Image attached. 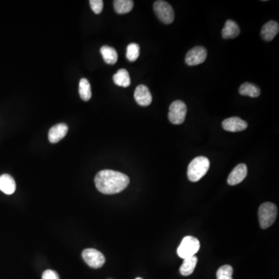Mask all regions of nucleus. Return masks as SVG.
I'll return each instance as SVG.
<instances>
[{
	"label": "nucleus",
	"instance_id": "nucleus-1",
	"mask_svg": "<svg viewBox=\"0 0 279 279\" xmlns=\"http://www.w3.org/2000/svg\"><path fill=\"white\" fill-rule=\"evenodd\" d=\"M130 179L125 174L113 170H102L95 177V185L102 194L121 193L128 186Z\"/></svg>",
	"mask_w": 279,
	"mask_h": 279
},
{
	"label": "nucleus",
	"instance_id": "nucleus-2",
	"mask_svg": "<svg viewBox=\"0 0 279 279\" xmlns=\"http://www.w3.org/2000/svg\"><path fill=\"white\" fill-rule=\"evenodd\" d=\"M209 159L206 157L199 156L193 159L188 167V178L191 181L196 182L203 177L209 168Z\"/></svg>",
	"mask_w": 279,
	"mask_h": 279
},
{
	"label": "nucleus",
	"instance_id": "nucleus-3",
	"mask_svg": "<svg viewBox=\"0 0 279 279\" xmlns=\"http://www.w3.org/2000/svg\"><path fill=\"white\" fill-rule=\"evenodd\" d=\"M277 206L272 202L263 203L259 208V219L260 226L262 229H267L272 226L277 217Z\"/></svg>",
	"mask_w": 279,
	"mask_h": 279
},
{
	"label": "nucleus",
	"instance_id": "nucleus-4",
	"mask_svg": "<svg viewBox=\"0 0 279 279\" xmlns=\"http://www.w3.org/2000/svg\"><path fill=\"white\" fill-rule=\"evenodd\" d=\"M200 248V243L197 238L187 236L183 238L181 244L178 247V255L182 259L196 256Z\"/></svg>",
	"mask_w": 279,
	"mask_h": 279
},
{
	"label": "nucleus",
	"instance_id": "nucleus-5",
	"mask_svg": "<svg viewBox=\"0 0 279 279\" xmlns=\"http://www.w3.org/2000/svg\"><path fill=\"white\" fill-rule=\"evenodd\" d=\"M186 113L187 106L185 102L177 100L170 105L168 119L173 124H181L185 121Z\"/></svg>",
	"mask_w": 279,
	"mask_h": 279
},
{
	"label": "nucleus",
	"instance_id": "nucleus-6",
	"mask_svg": "<svg viewBox=\"0 0 279 279\" xmlns=\"http://www.w3.org/2000/svg\"><path fill=\"white\" fill-rule=\"evenodd\" d=\"M154 10L157 17L165 24L172 23L175 19V13L168 2L159 0L154 3Z\"/></svg>",
	"mask_w": 279,
	"mask_h": 279
},
{
	"label": "nucleus",
	"instance_id": "nucleus-7",
	"mask_svg": "<svg viewBox=\"0 0 279 279\" xmlns=\"http://www.w3.org/2000/svg\"><path fill=\"white\" fill-rule=\"evenodd\" d=\"M81 256L85 262L93 268H101L106 261V259L102 253L93 248L84 250Z\"/></svg>",
	"mask_w": 279,
	"mask_h": 279
},
{
	"label": "nucleus",
	"instance_id": "nucleus-8",
	"mask_svg": "<svg viewBox=\"0 0 279 279\" xmlns=\"http://www.w3.org/2000/svg\"><path fill=\"white\" fill-rule=\"evenodd\" d=\"M207 51L203 47H195L188 51L185 56V62L189 66H195L202 64L206 60Z\"/></svg>",
	"mask_w": 279,
	"mask_h": 279
},
{
	"label": "nucleus",
	"instance_id": "nucleus-9",
	"mask_svg": "<svg viewBox=\"0 0 279 279\" xmlns=\"http://www.w3.org/2000/svg\"><path fill=\"white\" fill-rule=\"evenodd\" d=\"M222 126L225 130L229 132H239L247 129V123L239 117H234L224 120Z\"/></svg>",
	"mask_w": 279,
	"mask_h": 279
},
{
	"label": "nucleus",
	"instance_id": "nucleus-10",
	"mask_svg": "<svg viewBox=\"0 0 279 279\" xmlns=\"http://www.w3.org/2000/svg\"><path fill=\"white\" fill-rule=\"evenodd\" d=\"M247 175V165L244 164H239L237 165L230 172V176L227 179V183L230 185H236L244 180Z\"/></svg>",
	"mask_w": 279,
	"mask_h": 279
},
{
	"label": "nucleus",
	"instance_id": "nucleus-11",
	"mask_svg": "<svg viewBox=\"0 0 279 279\" xmlns=\"http://www.w3.org/2000/svg\"><path fill=\"white\" fill-rule=\"evenodd\" d=\"M134 99L140 106H147L152 102V96L146 85H140L137 87L134 93Z\"/></svg>",
	"mask_w": 279,
	"mask_h": 279
},
{
	"label": "nucleus",
	"instance_id": "nucleus-12",
	"mask_svg": "<svg viewBox=\"0 0 279 279\" xmlns=\"http://www.w3.org/2000/svg\"><path fill=\"white\" fill-rule=\"evenodd\" d=\"M68 131V125L65 123H59L55 125L50 129L48 133V139L49 141L52 143H58L60 140L63 139L66 136Z\"/></svg>",
	"mask_w": 279,
	"mask_h": 279
},
{
	"label": "nucleus",
	"instance_id": "nucleus-13",
	"mask_svg": "<svg viewBox=\"0 0 279 279\" xmlns=\"http://www.w3.org/2000/svg\"><path fill=\"white\" fill-rule=\"evenodd\" d=\"M279 31V24L276 21H269L261 29V37L266 41H271L276 38Z\"/></svg>",
	"mask_w": 279,
	"mask_h": 279
},
{
	"label": "nucleus",
	"instance_id": "nucleus-14",
	"mask_svg": "<svg viewBox=\"0 0 279 279\" xmlns=\"http://www.w3.org/2000/svg\"><path fill=\"white\" fill-rule=\"evenodd\" d=\"M0 190L6 195L15 193L16 182L14 178L8 174H3L0 176Z\"/></svg>",
	"mask_w": 279,
	"mask_h": 279
},
{
	"label": "nucleus",
	"instance_id": "nucleus-15",
	"mask_svg": "<svg viewBox=\"0 0 279 279\" xmlns=\"http://www.w3.org/2000/svg\"><path fill=\"white\" fill-rule=\"evenodd\" d=\"M239 27L236 22L229 20L225 23L224 27L222 30V37L224 39L235 38L239 34Z\"/></svg>",
	"mask_w": 279,
	"mask_h": 279
},
{
	"label": "nucleus",
	"instance_id": "nucleus-16",
	"mask_svg": "<svg viewBox=\"0 0 279 279\" xmlns=\"http://www.w3.org/2000/svg\"><path fill=\"white\" fill-rule=\"evenodd\" d=\"M183 263L180 267V273L183 276H189L194 272L198 259L196 256L190 257L188 259H183Z\"/></svg>",
	"mask_w": 279,
	"mask_h": 279
},
{
	"label": "nucleus",
	"instance_id": "nucleus-17",
	"mask_svg": "<svg viewBox=\"0 0 279 279\" xmlns=\"http://www.w3.org/2000/svg\"><path fill=\"white\" fill-rule=\"evenodd\" d=\"M100 53L102 55L106 64H114L118 60L117 51L110 46H102L100 49Z\"/></svg>",
	"mask_w": 279,
	"mask_h": 279
},
{
	"label": "nucleus",
	"instance_id": "nucleus-18",
	"mask_svg": "<svg viewBox=\"0 0 279 279\" xmlns=\"http://www.w3.org/2000/svg\"><path fill=\"white\" fill-rule=\"evenodd\" d=\"M113 80L116 85L124 87V88L130 86V82H131L130 75L126 69H120L113 76Z\"/></svg>",
	"mask_w": 279,
	"mask_h": 279
},
{
	"label": "nucleus",
	"instance_id": "nucleus-19",
	"mask_svg": "<svg viewBox=\"0 0 279 279\" xmlns=\"http://www.w3.org/2000/svg\"><path fill=\"white\" fill-rule=\"evenodd\" d=\"M239 94L242 96H247V97L256 98L259 97L260 94V90L259 87L249 82H245L242 84L241 86L239 89Z\"/></svg>",
	"mask_w": 279,
	"mask_h": 279
},
{
	"label": "nucleus",
	"instance_id": "nucleus-20",
	"mask_svg": "<svg viewBox=\"0 0 279 279\" xmlns=\"http://www.w3.org/2000/svg\"><path fill=\"white\" fill-rule=\"evenodd\" d=\"M114 9L117 14H125L131 11L134 7V1L131 0H115L113 2Z\"/></svg>",
	"mask_w": 279,
	"mask_h": 279
},
{
	"label": "nucleus",
	"instance_id": "nucleus-21",
	"mask_svg": "<svg viewBox=\"0 0 279 279\" xmlns=\"http://www.w3.org/2000/svg\"><path fill=\"white\" fill-rule=\"evenodd\" d=\"M80 97L81 100L85 102L89 101L92 97V91H91V85L89 81L86 79H81L80 81Z\"/></svg>",
	"mask_w": 279,
	"mask_h": 279
},
{
	"label": "nucleus",
	"instance_id": "nucleus-22",
	"mask_svg": "<svg viewBox=\"0 0 279 279\" xmlns=\"http://www.w3.org/2000/svg\"><path fill=\"white\" fill-rule=\"evenodd\" d=\"M126 59L130 61H135L140 56V46L138 43H131L126 48Z\"/></svg>",
	"mask_w": 279,
	"mask_h": 279
},
{
	"label": "nucleus",
	"instance_id": "nucleus-23",
	"mask_svg": "<svg viewBox=\"0 0 279 279\" xmlns=\"http://www.w3.org/2000/svg\"><path fill=\"white\" fill-rule=\"evenodd\" d=\"M234 269L228 264H225L218 269L217 272V279H233Z\"/></svg>",
	"mask_w": 279,
	"mask_h": 279
},
{
	"label": "nucleus",
	"instance_id": "nucleus-24",
	"mask_svg": "<svg viewBox=\"0 0 279 279\" xmlns=\"http://www.w3.org/2000/svg\"><path fill=\"white\" fill-rule=\"evenodd\" d=\"M91 8L96 14H100L102 13L103 9V1L102 0H90L89 1Z\"/></svg>",
	"mask_w": 279,
	"mask_h": 279
},
{
	"label": "nucleus",
	"instance_id": "nucleus-25",
	"mask_svg": "<svg viewBox=\"0 0 279 279\" xmlns=\"http://www.w3.org/2000/svg\"><path fill=\"white\" fill-rule=\"evenodd\" d=\"M42 279H60L59 276L53 270H47L42 275Z\"/></svg>",
	"mask_w": 279,
	"mask_h": 279
},
{
	"label": "nucleus",
	"instance_id": "nucleus-26",
	"mask_svg": "<svg viewBox=\"0 0 279 279\" xmlns=\"http://www.w3.org/2000/svg\"><path fill=\"white\" fill-rule=\"evenodd\" d=\"M136 279H141V278H137Z\"/></svg>",
	"mask_w": 279,
	"mask_h": 279
}]
</instances>
